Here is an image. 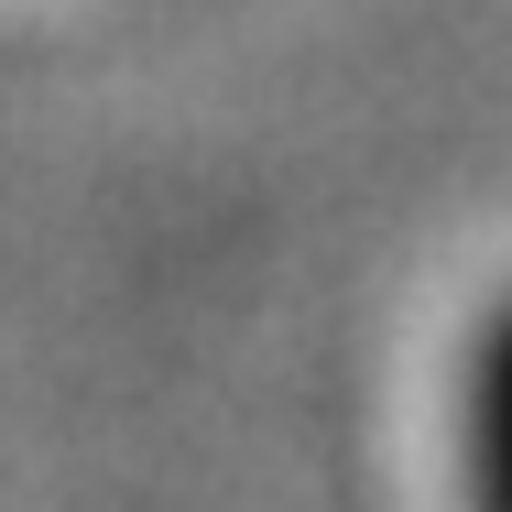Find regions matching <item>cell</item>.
I'll return each mask as SVG.
<instances>
[{"label":"cell","instance_id":"cell-1","mask_svg":"<svg viewBox=\"0 0 512 512\" xmlns=\"http://www.w3.org/2000/svg\"><path fill=\"white\" fill-rule=\"evenodd\" d=\"M458 480L469 512H512V295L469 338V393H458Z\"/></svg>","mask_w":512,"mask_h":512}]
</instances>
